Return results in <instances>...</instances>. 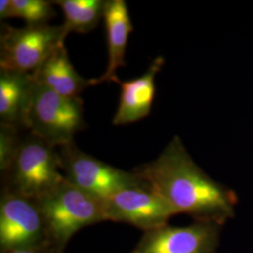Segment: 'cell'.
Segmentation results:
<instances>
[{
    "label": "cell",
    "instance_id": "6da1fadb",
    "mask_svg": "<svg viewBox=\"0 0 253 253\" xmlns=\"http://www.w3.org/2000/svg\"><path fill=\"white\" fill-rule=\"evenodd\" d=\"M179 214L223 226L235 216V190L214 180L193 161L179 136L152 162L132 170Z\"/></svg>",
    "mask_w": 253,
    "mask_h": 253
},
{
    "label": "cell",
    "instance_id": "7a4b0ae2",
    "mask_svg": "<svg viewBox=\"0 0 253 253\" xmlns=\"http://www.w3.org/2000/svg\"><path fill=\"white\" fill-rule=\"evenodd\" d=\"M44 217L50 244L65 253L69 241L84 227L107 221L103 202L64 179L36 199Z\"/></svg>",
    "mask_w": 253,
    "mask_h": 253
},
{
    "label": "cell",
    "instance_id": "3957f363",
    "mask_svg": "<svg viewBox=\"0 0 253 253\" xmlns=\"http://www.w3.org/2000/svg\"><path fill=\"white\" fill-rule=\"evenodd\" d=\"M86 127L80 97H66L34 83L24 128L54 148L73 143Z\"/></svg>",
    "mask_w": 253,
    "mask_h": 253
},
{
    "label": "cell",
    "instance_id": "277c9868",
    "mask_svg": "<svg viewBox=\"0 0 253 253\" xmlns=\"http://www.w3.org/2000/svg\"><path fill=\"white\" fill-rule=\"evenodd\" d=\"M1 175L2 190L34 200L65 179L56 148L29 132L22 137L12 163Z\"/></svg>",
    "mask_w": 253,
    "mask_h": 253
},
{
    "label": "cell",
    "instance_id": "5b68a950",
    "mask_svg": "<svg viewBox=\"0 0 253 253\" xmlns=\"http://www.w3.org/2000/svg\"><path fill=\"white\" fill-rule=\"evenodd\" d=\"M60 169L65 179L97 199H107L120 190L145 183L127 172L84 153L74 142L59 148Z\"/></svg>",
    "mask_w": 253,
    "mask_h": 253
},
{
    "label": "cell",
    "instance_id": "8992f818",
    "mask_svg": "<svg viewBox=\"0 0 253 253\" xmlns=\"http://www.w3.org/2000/svg\"><path fill=\"white\" fill-rule=\"evenodd\" d=\"M63 26H2L0 70L33 73L54 50L65 43Z\"/></svg>",
    "mask_w": 253,
    "mask_h": 253
},
{
    "label": "cell",
    "instance_id": "52a82bcc",
    "mask_svg": "<svg viewBox=\"0 0 253 253\" xmlns=\"http://www.w3.org/2000/svg\"><path fill=\"white\" fill-rule=\"evenodd\" d=\"M50 244L36 200L1 190L0 253Z\"/></svg>",
    "mask_w": 253,
    "mask_h": 253
},
{
    "label": "cell",
    "instance_id": "ba28073f",
    "mask_svg": "<svg viewBox=\"0 0 253 253\" xmlns=\"http://www.w3.org/2000/svg\"><path fill=\"white\" fill-rule=\"evenodd\" d=\"M106 220L126 223L145 232L168 224L177 213L146 183L120 190L103 200Z\"/></svg>",
    "mask_w": 253,
    "mask_h": 253
},
{
    "label": "cell",
    "instance_id": "9c48e42d",
    "mask_svg": "<svg viewBox=\"0 0 253 253\" xmlns=\"http://www.w3.org/2000/svg\"><path fill=\"white\" fill-rule=\"evenodd\" d=\"M222 225L194 221L145 232L130 253H217Z\"/></svg>",
    "mask_w": 253,
    "mask_h": 253
},
{
    "label": "cell",
    "instance_id": "30bf717a",
    "mask_svg": "<svg viewBox=\"0 0 253 253\" xmlns=\"http://www.w3.org/2000/svg\"><path fill=\"white\" fill-rule=\"evenodd\" d=\"M164 63L163 56H158L141 76L128 81H118L121 93L113 118L114 125H126L148 117L156 94V76Z\"/></svg>",
    "mask_w": 253,
    "mask_h": 253
},
{
    "label": "cell",
    "instance_id": "8fae6325",
    "mask_svg": "<svg viewBox=\"0 0 253 253\" xmlns=\"http://www.w3.org/2000/svg\"><path fill=\"white\" fill-rule=\"evenodd\" d=\"M104 25L107 39L108 63L104 73L99 78L90 79L91 85L101 83H118V70L126 65L127 41L133 26L125 0H108L104 9Z\"/></svg>",
    "mask_w": 253,
    "mask_h": 253
},
{
    "label": "cell",
    "instance_id": "7c38bea8",
    "mask_svg": "<svg viewBox=\"0 0 253 253\" xmlns=\"http://www.w3.org/2000/svg\"><path fill=\"white\" fill-rule=\"evenodd\" d=\"M34 83L66 97H80L91 85L90 79L83 78L70 61L65 43L58 46L33 73Z\"/></svg>",
    "mask_w": 253,
    "mask_h": 253
},
{
    "label": "cell",
    "instance_id": "4fadbf2b",
    "mask_svg": "<svg viewBox=\"0 0 253 253\" xmlns=\"http://www.w3.org/2000/svg\"><path fill=\"white\" fill-rule=\"evenodd\" d=\"M34 81L31 73L0 70V120L1 123L24 127V120Z\"/></svg>",
    "mask_w": 253,
    "mask_h": 253
},
{
    "label": "cell",
    "instance_id": "5bb4252c",
    "mask_svg": "<svg viewBox=\"0 0 253 253\" xmlns=\"http://www.w3.org/2000/svg\"><path fill=\"white\" fill-rule=\"evenodd\" d=\"M52 4L57 5L63 11L65 21L62 25L70 32L88 33L103 19L106 1L104 0H56Z\"/></svg>",
    "mask_w": 253,
    "mask_h": 253
},
{
    "label": "cell",
    "instance_id": "9a60e30c",
    "mask_svg": "<svg viewBox=\"0 0 253 253\" xmlns=\"http://www.w3.org/2000/svg\"><path fill=\"white\" fill-rule=\"evenodd\" d=\"M55 15L51 1L11 0V18L23 19L27 26L48 25V22Z\"/></svg>",
    "mask_w": 253,
    "mask_h": 253
},
{
    "label": "cell",
    "instance_id": "2e32d148",
    "mask_svg": "<svg viewBox=\"0 0 253 253\" xmlns=\"http://www.w3.org/2000/svg\"><path fill=\"white\" fill-rule=\"evenodd\" d=\"M22 141L20 129L13 126L0 123V172L9 169Z\"/></svg>",
    "mask_w": 253,
    "mask_h": 253
},
{
    "label": "cell",
    "instance_id": "e0dca14e",
    "mask_svg": "<svg viewBox=\"0 0 253 253\" xmlns=\"http://www.w3.org/2000/svg\"><path fill=\"white\" fill-rule=\"evenodd\" d=\"M4 253H59L52 245H46L38 248H30V249H23L10 251Z\"/></svg>",
    "mask_w": 253,
    "mask_h": 253
},
{
    "label": "cell",
    "instance_id": "ac0fdd59",
    "mask_svg": "<svg viewBox=\"0 0 253 253\" xmlns=\"http://www.w3.org/2000/svg\"><path fill=\"white\" fill-rule=\"evenodd\" d=\"M11 18V0L0 1V19Z\"/></svg>",
    "mask_w": 253,
    "mask_h": 253
}]
</instances>
